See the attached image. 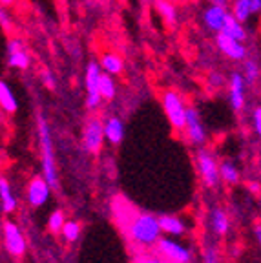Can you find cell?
I'll use <instances>...</instances> for the list:
<instances>
[{
  "label": "cell",
  "mask_w": 261,
  "mask_h": 263,
  "mask_svg": "<svg viewBox=\"0 0 261 263\" xmlns=\"http://www.w3.org/2000/svg\"><path fill=\"white\" fill-rule=\"evenodd\" d=\"M126 232L132 241L139 245H155L161 239V223L159 218H154L152 214L137 212L126 221Z\"/></svg>",
  "instance_id": "cell-1"
},
{
  "label": "cell",
  "mask_w": 261,
  "mask_h": 263,
  "mask_svg": "<svg viewBox=\"0 0 261 263\" xmlns=\"http://www.w3.org/2000/svg\"><path fill=\"white\" fill-rule=\"evenodd\" d=\"M37 134H39V144H41V157H42V174L51 185V189H57V164H55V152H53V139L49 134L48 121L44 119L42 111H37Z\"/></svg>",
  "instance_id": "cell-2"
},
{
  "label": "cell",
  "mask_w": 261,
  "mask_h": 263,
  "mask_svg": "<svg viewBox=\"0 0 261 263\" xmlns=\"http://www.w3.org/2000/svg\"><path fill=\"white\" fill-rule=\"evenodd\" d=\"M161 104H163V110L166 114L170 126L176 132H184L188 106L184 103L183 95L177 90H174V88H168V90H164L161 93Z\"/></svg>",
  "instance_id": "cell-3"
},
{
  "label": "cell",
  "mask_w": 261,
  "mask_h": 263,
  "mask_svg": "<svg viewBox=\"0 0 261 263\" xmlns=\"http://www.w3.org/2000/svg\"><path fill=\"white\" fill-rule=\"evenodd\" d=\"M104 73L101 62L90 61L84 70V86H86V108L95 110L104 101L101 95V77Z\"/></svg>",
  "instance_id": "cell-4"
},
{
  "label": "cell",
  "mask_w": 261,
  "mask_h": 263,
  "mask_svg": "<svg viewBox=\"0 0 261 263\" xmlns=\"http://www.w3.org/2000/svg\"><path fill=\"white\" fill-rule=\"evenodd\" d=\"M106 141V134H104V123L99 117H90L86 119L84 126H82V146L86 152L97 156L101 152L102 143Z\"/></svg>",
  "instance_id": "cell-5"
},
{
  "label": "cell",
  "mask_w": 261,
  "mask_h": 263,
  "mask_svg": "<svg viewBox=\"0 0 261 263\" xmlns=\"http://www.w3.org/2000/svg\"><path fill=\"white\" fill-rule=\"evenodd\" d=\"M214 42H216V48L219 49L221 53L234 62H243L249 57V49H247L245 42L237 41V39L230 37V35H227L223 31L214 35Z\"/></svg>",
  "instance_id": "cell-6"
},
{
  "label": "cell",
  "mask_w": 261,
  "mask_h": 263,
  "mask_svg": "<svg viewBox=\"0 0 261 263\" xmlns=\"http://www.w3.org/2000/svg\"><path fill=\"white\" fill-rule=\"evenodd\" d=\"M196 161H197V170H199L201 179H203L204 185L210 186V189L217 186L221 172H219V164H217L216 157L208 152V150L201 148V150H197Z\"/></svg>",
  "instance_id": "cell-7"
},
{
  "label": "cell",
  "mask_w": 261,
  "mask_h": 263,
  "mask_svg": "<svg viewBox=\"0 0 261 263\" xmlns=\"http://www.w3.org/2000/svg\"><path fill=\"white\" fill-rule=\"evenodd\" d=\"M247 81L243 77V71H232L227 82L229 88V103L234 111H241L247 103Z\"/></svg>",
  "instance_id": "cell-8"
},
{
  "label": "cell",
  "mask_w": 261,
  "mask_h": 263,
  "mask_svg": "<svg viewBox=\"0 0 261 263\" xmlns=\"http://www.w3.org/2000/svg\"><path fill=\"white\" fill-rule=\"evenodd\" d=\"M229 13L230 9L223 4H208L201 13V22H203V26L208 31L216 35V33L223 31Z\"/></svg>",
  "instance_id": "cell-9"
},
{
  "label": "cell",
  "mask_w": 261,
  "mask_h": 263,
  "mask_svg": "<svg viewBox=\"0 0 261 263\" xmlns=\"http://www.w3.org/2000/svg\"><path fill=\"white\" fill-rule=\"evenodd\" d=\"M184 136L196 146H203L204 141H207V130H204V124L201 121L199 111L194 106H188L187 111V126H184Z\"/></svg>",
  "instance_id": "cell-10"
},
{
  "label": "cell",
  "mask_w": 261,
  "mask_h": 263,
  "mask_svg": "<svg viewBox=\"0 0 261 263\" xmlns=\"http://www.w3.org/2000/svg\"><path fill=\"white\" fill-rule=\"evenodd\" d=\"M155 245H157V254L163 256L166 261H170V263H188L190 261V251L184 249L183 245H179L177 241L161 238Z\"/></svg>",
  "instance_id": "cell-11"
},
{
  "label": "cell",
  "mask_w": 261,
  "mask_h": 263,
  "mask_svg": "<svg viewBox=\"0 0 261 263\" xmlns=\"http://www.w3.org/2000/svg\"><path fill=\"white\" fill-rule=\"evenodd\" d=\"M4 238H6V247H8L9 254L13 256H22L26 252V239L22 236L21 229L11 221L4 223Z\"/></svg>",
  "instance_id": "cell-12"
},
{
  "label": "cell",
  "mask_w": 261,
  "mask_h": 263,
  "mask_svg": "<svg viewBox=\"0 0 261 263\" xmlns=\"http://www.w3.org/2000/svg\"><path fill=\"white\" fill-rule=\"evenodd\" d=\"M49 189L51 185L48 183L44 176H35L28 185V199L33 206H42L49 197Z\"/></svg>",
  "instance_id": "cell-13"
},
{
  "label": "cell",
  "mask_w": 261,
  "mask_h": 263,
  "mask_svg": "<svg viewBox=\"0 0 261 263\" xmlns=\"http://www.w3.org/2000/svg\"><path fill=\"white\" fill-rule=\"evenodd\" d=\"M99 62H101L102 70L114 75V77H117V75H121L124 71V61L117 51H104L101 55V59H99Z\"/></svg>",
  "instance_id": "cell-14"
},
{
  "label": "cell",
  "mask_w": 261,
  "mask_h": 263,
  "mask_svg": "<svg viewBox=\"0 0 261 263\" xmlns=\"http://www.w3.org/2000/svg\"><path fill=\"white\" fill-rule=\"evenodd\" d=\"M104 134L110 144H119L124 139V124L119 117H110L104 121Z\"/></svg>",
  "instance_id": "cell-15"
},
{
  "label": "cell",
  "mask_w": 261,
  "mask_h": 263,
  "mask_svg": "<svg viewBox=\"0 0 261 263\" xmlns=\"http://www.w3.org/2000/svg\"><path fill=\"white\" fill-rule=\"evenodd\" d=\"M155 9H157L159 16L168 28H176L179 16H177V8L174 6V2H170V0H155Z\"/></svg>",
  "instance_id": "cell-16"
},
{
  "label": "cell",
  "mask_w": 261,
  "mask_h": 263,
  "mask_svg": "<svg viewBox=\"0 0 261 263\" xmlns=\"http://www.w3.org/2000/svg\"><path fill=\"white\" fill-rule=\"evenodd\" d=\"M0 106H2V111L6 114H15L16 108H18V103H16V97L13 93L11 86L8 84V81L0 82Z\"/></svg>",
  "instance_id": "cell-17"
},
{
  "label": "cell",
  "mask_w": 261,
  "mask_h": 263,
  "mask_svg": "<svg viewBox=\"0 0 261 263\" xmlns=\"http://www.w3.org/2000/svg\"><path fill=\"white\" fill-rule=\"evenodd\" d=\"M223 33H227V35H230V37L237 39V41H241V42H245L247 37H249V33H247V29H245V24H243L241 21H237L236 16L232 15V11H230L229 16H227Z\"/></svg>",
  "instance_id": "cell-18"
},
{
  "label": "cell",
  "mask_w": 261,
  "mask_h": 263,
  "mask_svg": "<svg viewBox=\"0 0 261 263\" xmlns=\"http://www.w3.org/2000/svg\"><path fill=\"white\" fill-rule=\"evenodd\" d=\"M6 62H8V66L11 68V70L26 71V70H29V66H31V55L28 53V49H22V51L8 53Z\"/></svg>",
  "instance_id": "cell-19"
},
{
  "label": "cell",
  "mask_w": 261,
  "mask_h": 263,
  "mask_svg": "<svg viewBox=\"0 0 261 263\" xmlns=\"http://www.w3.org/2000/svg\"><path fill=\"white\" fill-rule=\"evenodd\" d=\"M230 11L232 15L236 16L237 21H241L243 24L250 21V16L254 15V9L252 4H250V0H232V4H230Z\"/></svg>",
  "instance_id": "cell-20"
},
{
  "label": "cell",
  "mask_w": 261,
  "mask_h": 263,
  "mask_svg": "<svg viewBox=\"0 0 261 263\" xmlns=\"http://www.w3.org/2000/svg\"><path fill=\"white\" fill-rule=\"evenodd\" d=\"M159 223L163 232L168 236H181L184 232V223L176 216H161Z\"/></svg>",
  "instance_id": "cell-21"
},
{
  "label": "cell",
  "mask_w": 261,
  "mask_h": 263,
  "mask_svg": "<svg viewBox=\"0 0 261 263\" xmlns=\"http://www.w3.org/2000/svg\"><path fill=\"white\" fill-rule=\"evenodd\" d=\"M0 199H2V212L9 214L16 209V199L11 194V186H9L6 177L0 179Z\"/></svg>",
  "instance_id": "cell-22"
},
{
  "label": "cell",
  "mask_w": 261,
  "mask_h": 263,
  "mask_svg": "<svg viewBox=\"0 0 261 263\" xmlns=\"http://www.w3.org/2000/svg\"><path fill=\"white\" fill-rule=\"evenodd\" d=\"M243 77H245V81H247L249 86H254V84L257 82V79L261 77L259 62L254 61V59H247V61H243Z\"/></svg>",
  "instance_id": "cell-23"
},
{
  "label": "cell",
  "mask_w": 261,
  "mask_h": 263,
  "mask_svg": "<svg viewBox=\"0 0 261 263\" xmlns=\"http://www.w3.org/2000/svg\"><path fill=\"white\" fill-rule=\"evenodd\" d=\"M101 95L104 101H114L117 95V84H115V77L110 73H102L101 77Z\"/></svg>",
  "instance_id": "cell-24"
},
{
  "label": "cell",
  "mask_w": 261,
  "mask_h": 263,
  "mask_svg": "<svg viewBox=\"0 0 261 263\" xmlns=\"http://www.w3.org/2000/svg\"><path fill=\"white\" fill-rule=\"evenodd\" d=\"M219 172H221V179L225 183H229V185H236L237 181H239V172H237L236 164L232 161H223L219 164Z\"/></svg>",
  "instance_id": "cell-25"
},
{
  "label": "cell",
  "mask_w": 261,
  "mask_h": 263,
  "mask_svg": "<svg viewBox=\"0 0 261 263\" xmlns=\"http://www.w3.org/2000/svg\"><path fill=\"white\" fill-rule=\"evenodd\" d=\"M229 218H227V214L223 212L221 209H216L212 212V227L219 236H225L229 232Z\"/></svg>",
  "instance_id": "cell-26"
},
{
  "label": "cell",
  "mask_w": 261,
  "mask_h": 263,
  "mask_svg": "<svg viewBox=\"0 0 261 263\" xmlns=\"http://www.w3.org/2000/svg\"><path fill=\"white\" fill-rule=\"evenodd\" d=\"M66 221H64V214L61 212V210H55L51 216H49V232H53V234H57V232H61L62 229H64Z\"/></svg>",
  "instance_id": "cell-27"
},
{
  "label": "cell",
  "mask_w": 261,
  "mask_h": 263,
  "mask_svg": "<svg viewBox=\"0 0 261 263\" xmlns=\"http://www.w3.org/2000/svg\"><path fill=\"white\" fill-rule=\"evenodd\" d=\"M62 234L68 241H75L81 234V227H79L77 221H66L64 229H62Z\"/></svg>",
  "instance_id": "cell-28"
},
{
  "label": "cell",
  "mask_w": 261,
  "mask_h": 263,
  "mask_svg": "<svg viewBox=\"0 0 261 263\" xmlns=\"http://www.w3.org/2000/svg\"><path fill=\"white\" fill-rule=\"evenodd\" d=\"M207 82L210 90H219V88H223L225 84H227V79H225L223 73H219V71H210Z\"/></svg>",
  "instance_id": "cell-29"
},
{
  "label": "cell",
  "mask_w": 261,
  "mask_h": 263,
  "mask_svg": "<svg viewBox=\"0 0 261 263\" xmlns=\"http://www.w3.org/2000/svg\"><path fill=\"white\" fill-rule=\"evenodd\" d=\"M22 49H28L24 39H21V37L8 39V42H6V51H8V53H15V51H22Z\"/></svg>",
  "instance_id": "cell-30"
},
{
  "label": "cell",
  "mask_w": 261,
  "mask_h": 263,
  "mask_svg": "<svg viewBox=\"0 0 261 263\" xmlns=\"http://www.w3.org/2000/svg\"><path fill=\"white\" fill-rule=\"evenodd\" d=\"M252 123H254V130H256L257 137L261 139V104L254 108V111H252Z\"/></svg>",
  "instance_id": "cell-31"
},
{
  "label": "cell",
  "mask_w": 261,
  "mask_h": 263,
  "mask_svg": "<svg viewBox=\"0 0 261 263\" xmlns=\"http://www.w3.org/2000/svg\"><path fill=\"white\" fill-rule=\"evenodd\" d=\"M42 82H44V86L48 88V90H55V86H57L55 77L51 75L49 70H42Z\"/></svg>",
  "instance_id": "cell-32"
},
{
  "label": "cell",
  "mask_w": 261,
  "mask_h": 263,
  "mask_svg": "<svg viewBox=\"0 0 261 263\" xmlns=\"http://www.w3.org/2000/svg\"><path fill=\"white\" fill-rule=\"evenodd\" d=\"M8 8H2L0 9V26H2V29L4 31H9L11 29V18H9V15H8V11H6Z\"/></svg>",
  "instance_id": "cell-33"
},
{
  "label": "cell",
  "mask_w": 261,
  "mask_h": 263,
  "mask_svg": "<svg viewBox=\"0 0 261 263\" xmlns=\"http://www.w3.org/2000/svg\"><path fill=\"white\" fill-rule=\"evenodd\" d=\"M137 263H170L163 258V256H143V258H139Z\"/></svg>",
  "instance_id": "cell-34"
},
{
  "label": "cell",
  "mask_w": 261,
  "mask_h": 263,
  "mask_svg": "<svg viewBox=\"0 0 261 263\" xmlns=\"http://www.w3.org/2000/svg\"><path fill=\"white\" fill-rule=\"evenodd\" d=\"M204 263H219V261H217L216 251H212V249H208V251L204 252Z\"/></svg>",
  "instance_id": "cell-35"
},
{
  "label": "cell",
  "mask_w": 261,
  "mask_h": 263,
  "mask_svg": "<svg viewBox=\"0 0 261 263\" xmlns=\"http://www.w3.org/2000/svg\"><path fill=\"white\" fill-rule=\"evenodd\" d=\"M250 4H252L254 15H259L261 13V0H250Z\"/></svg>",
  "instance_id": "cell-36"
},
{
  "label": "cell",
  "mask_w": 261,
  "mask_h": 263,
  "mask_svg": "<svg viewBox=\"0 0 261 263\" xmlns=\"http://www.w3.org/2000/svg\"><path fill=\"white\" fill-rule=\"evenodd\" d=\"M15 4V0H0V6L2 8H9V6H13Z\"/></svg>",
  "instance_id": "cell-37"
},
{
  "label": "cell",
  "mask_w": 261,
  "mask_h": 263,
  "mask_svg": "<svg viewBox=\"0 0 261 263\" xmlns=\"http://www.w3.org/2000/svg\"><path fill=\"white\" fill-rule=\"evenodd\" d=\"M208 4H223V6H227L229 4V0H207Z\"/></svg>",
  "instance_id": "cell-38"
},
{
  "label": "cell",
  "mask_w": 261,
  "mask_h": 263,
  "mask_svg": "<svg viewBox=\"0 0 261 263\" xmlns=\"http://www.w3.org/2000/svg\"><path fill=\"white\" fill-rule=\"evenodd\" d=\"M256 236H257V239H259V243H261V225L256 227Z\"/></svg>",
  "instance_id": "cell-39"
},
{
  "label": "cell",
  "mask_w": 261,
  "mask_h": 263,
  "mask_svg": "<svg viewBox=\"0 0 261 263\" xmlns=\"http://www.w3.org/2000/svg\"><path fill=\"white\" fill-rule=\"evenodd\" d=\"M119 2H123V4H124V2H128V0H119Z\"/></svg>",
  "instance_id": "cell-40"
}]
</instances>
